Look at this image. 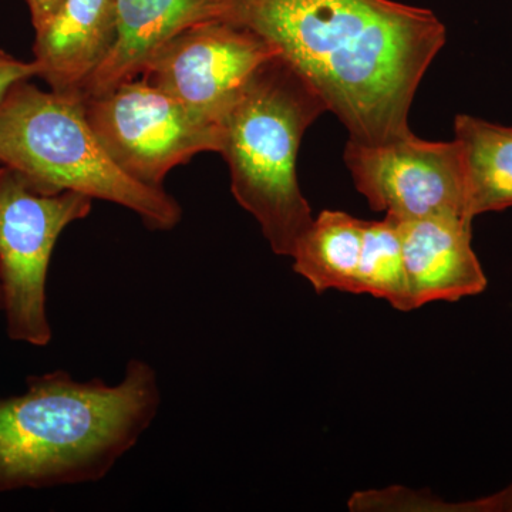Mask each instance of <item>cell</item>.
I'll use <instances>...</instances> for the list:
<instances>
[{
    "instance_id": "cell-8",
    "label": "cell",
    "mask_w": 512,
    "mask_h": 512,
    "mask_svg": "<svg viewBox=\"0 0 512 512\" xmlns=\"http://www.w3.org/2000/svg\"><path fill=\"white\" fill-rule=\"evenodd\" d=\"M278 55L276 47L251 29L231 20L212 19L173 37L140 77L221 127L249 77Z\"/></svg>"
},
{
    "instance_id": "cell-11",
    "label": "cell",
    "mask_w": 512,
    "mask_h": 512,
    "mask_svg": "<svg viewBox=\"0 0 512 512\" xmlns=\"http://www.w3.org/2000/svg\"><path fill=\"white\" fill-rule=\"evenodd\" d=\"M116 0H63L35 30L33 62L50 90L83 97L116 39Z\"/></svg>"
},
{
    "instance_id": "cell-1",
    "label": "cell",
    "mask_w": 512,
    "mask_h": 512,
    "mask_svg": "<svg viewBox=\"0 0 512 512\" xmlns=\"http://www.w3.org/2000/svg\"><path fill=\"white\" fill-rule=\"evenodd\" d=\"M224 19L276 47L365 144L412 133L414 94L446 45L433 12L392 0H228Z\"/></svg>"
},
{
    "instance_id": "cell-5",
    "label": "cell",
    "mask_w": 512,
    "mask_h": 512,
    "mask_svg": "<svg viewBox=\"0 0 512 512\" xmlns=\"http://www.w3.org/2000/svg\"><path fill=\"white\" fill-rule=\"evenodd\" d=\"M79 192L46 194L0 165V313L15 342L45 348L53 338L46 284L57 239L92 212Z\"/></svg>"
},
{
    "instance_id": "cell-4",
    "label": "cell",
    "mask_w": 512,
    "mask_h": 512,
    "mask_svg": "<svg viewBox=\"0 0 512 512\" xmlns=\"http://www.w3.org/2000/svg\"><path fill=\"white\" fill-rule=\"evenodd\" d=\"M0 165L46 194L73 191L133 211L153 231H171L183 208L163 187L121 170L87 119L79 94L42 90L32 79L13 84L0 100Z\"/></svg>"
},
{
    "instance_id": "cell-14",
    "label": "cell",
    "mask_w": 512,
    "mask_h": 512,
    "mask_svg": "<svg viewBox=\"0 0 512 512\" xmlns=\"http://www.w3.org/2000/svg\"><path fill=\"white\" fill-rule=\"evenodd\" d=\"M357 293L384 299L397 311H413L412 295L404 266L399 221H365L363 247L357 271Z\"/></svg>"
},
{
    "instance_id": "cell-2",
    "label": "cell",
    "mask_w": 512,
    "mask_h": 512,
    "mask_svg": "<svg viewBox=\"0 0 512 512\" xmlns=\"http://www.w3.org/2000/svg\"><path fill=\"white\" fill-rule=\"evenodd\" d=\"M160 406L146 360L131 359L117 384L63 370L29 377L25 393L0 399V494L103 480Z\"/></svg>"
},
{
    "instance_id": "cell-3",
    "label": "cell",
    "mask_w": 512,
    "mask_h": 512,
    "mask_svg": "<svg viewBox=\"0 0 512 512\" xmlns=\"http://www.w3.org/2000/svg\"><path fill=\"white\" fill-rule=\"evenodd\" d=\"M328 106L284 56L266 60L221 121L220 154L238 204L279 256H292L312 211L296 173L303 134Z\"/></svg>"
},
{
    "instance_id": "cell-10",
    "label": "cell",
    "mask_w": 512,
    "mask_h": 512,
    "mask_svg": "<svg viewBox=\"0 0 512 512\" xmlns=\"http://www.w3.org/2000/svg\"><path fill=\"white\" fill-rule=\"evenodd\" d=\"M228 0H116V39L83 97L138 79L161 47L183 30L224 19Z\"/></svg>"
},
{
    "instance_id": "cell-9",
    "label": "cell",
    "mask_w": 512,
    "mask_h": 512,
    "mask_svg": "<svg viewBox=\"0 0 512 512\" xmlns=\"http://www.w3.org/2000/svg\"><path fill=\"white\" fill-rule=\"evenodd\" d=\"M471 222L451 217L399 221L414 309L484 291L487 278L471 245Z\"/></svg>"
},
{
    "instance_id": "cell-7",
    "label": "cell",
    "mask_w": 512,
    "mask_h": 512,
    "mask_svg": "<svg viewBox=\"0 0 512 512\" xmlns=\"http://www.w3.org/2000/svg\"><path fill=\"white\" fill-rule=\"evenodd\" d=\"M343 158L357 190L375 211L397 221L433 217L473 221L456 138L426 141L410 133L382 144L349 138Z\"/></svg>"
},
{
    "instance_id": "cell-12",
    "label": "cell",
    "mask_w": 512,
    "mask_h": 512,
    "mask_svg": "<svg viewBox=\"0 0 512 512\" xmlns=\"http://www.w3.org/2000/svg\"><path fill=\"white\" fill-rule=\"evenodd\" d=\"M454 133L463 154L470 217L512 207V127L460 114Z\"/></svg>"
},
{
    "instance_id": "cell-16",
    "label": "cell",
    "mask_w": 512,
    "mask_h": 512,
    "mask_svg": "<svg viewBox=\"0 0 512 512\" xmlns=\"http://www.w3.org/2000/svg\"><path fill=\"white\" fill-rule=\"evenodd\" d=\"M456 511L476 512H512V483L500 493L470 501V503L456 505Z\"/></svg>"
},
{
    "instance_id": "cell-17",
    "label": "cell",
    "mask_w": 512,
    "mask_h": 512,
    "mask_svg": "<svg viewBox=\"0 0 512 512\" xmlns=\"http://www.w3.org/2000/svg\"><path fill=\"white\" fill-rule=\"evenodd\" d=\"M63 0H25L29 9L30 22H32L33 30L42 28L46 25L47 20L55 15L57 8Z\"/></svg>"
},
{
    "instance_id": "cell-15",
    "label": "cell",
    "mask_w": 512,
    "mask_h": 512,
    "mask_svg": "<svg viewBox=\"0 0 512 512\" xmlns=\"http://www.w3.org/2000/svg\"><path fill=\"white\" fill-rule=\"evenodd\" d=\"M37 76V66L33 60L25 62L0 49V100L10 87L20 80L33 79Z\"/></svg>"
},
{
    "instance_id": "cell-13",
    "label": "cell",
    "mask_w": 512,
    "mask_h": 512,
    "mask_svg": "<svg viewBox=\"0 0 512 512\" xmlns=\"http://www.w3.org/2000/svg\"><path fill=\"white\" fill-rule=\"evenodd\" d=\"M365 221L342 211L325 210L296 244L293 269L318 293L336 289L357 293V271Z\"/></svg>"
},
{
    "instance_id": "cell-6",
    "label": "cell",
    "mask_w": 512,
    "mask_h": 512,
    "mask_svg": "<svg viewBox=\"0 0 512 512\" xmlns=\"http://www.w3.org/2000/svg\"><path fill=\"white\" fill-rule=\"evenodd\" d=\"M86 114L121 170L150 187H163L170 171L198 154L221 150L220 126L141 77L86 97Z\"/></svg>"
}]
</instances>
